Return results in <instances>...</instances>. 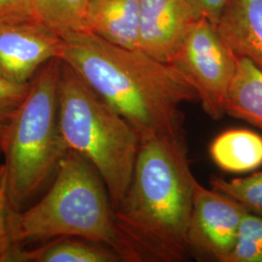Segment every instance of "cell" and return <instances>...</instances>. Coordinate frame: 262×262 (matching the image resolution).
<instances>
[{"label": "cell", "instance_id": "6da1fadb", "mask_svg": "<svg viewBox=\"0 0 262 262\" xmlns=\"http://www.w3.org/2000/svg\"><path fill=\"white\" fill-rule=\"evenodd\" d=\"M60 60L140 134L183 137L180 106L198 99L170 63L113 45L89 31L61 34Z\"/></svg>", "mask_w": 262, "mask_h": 262}, {"label": "cell", "instance_id": "7a4b0ae2", "mask_svg": "<svg viewBox=\"0 0 262 262\" xmlns=\"http://www.w3.org/2000/svg\"><path fill=\"white\" fill-rule=\"evenodd\" d=\"M195 183L183 137L141 140L130 186L114 210L124 261L186 256Z\"/></svg>", "mask_w": 262, "mask_h": 262}, {"label": "cell", "instance_id": "3957f363", "mask_svg": "<svg viewBox=\"0 0 262 262\" xmlns=\"http://www.w3.org/2000/svg\"><path fill=\"white\" fill-rule=\"evenodd\" d=\"M77 237L103 244L124 261V248L103 179L94 165L69 150L56 177L36 203L21 211L8 207L0 188V262L33 244Z\"/></svg>", "mask_w": 262, "mask_h": 262}, {"label": "cell", "instance_id": "277c9868", "mask_svg": "<svg viewBox=\"0 0 262 262\" xmlns=\"http://www.w3.org/2000/svg\"><path fill=\"white\" fill-rule=\"evenodd\" d=\"M60 72V58L38 71L0 138V188L12 210L26 209L50 187L69 150L59 125Z\"/></svg>", "mask_w": 262, "mask_h": 262}, {"label": "cell", "instance_id": "5b68a950", "mask_svg": "<svg viewBox=\"0 0 262 262\" xmlns=\"http://www.w3.org/2000/svg\"><path fill=\"white\" fill-rule=\"evenodd\" d=\"M58 114L68 149L82 155L99 172L115 210L130 186L140 134L63 61Z\"/></svg>", "mask_w": 262, "mask_h": 262}, {"label": "cell", "instance_id": "8992f818", "mask_svg": "<svg viewBox=\"0 0 262 262\" xmlns=\"http://www.w3.org/2000/svg\"><path fill=\"white\" fill-rule=\"evenodd\" d=\"M237 59L215 26L200 18L169 63L193 88L207 115L219 121L225 114Z\"/></svg>", "mask_w": 262, "mask_h": 262}, {"label": "cell", "instance_id": "52a82bcc", "mask_svg": "<svg viewBox=\"0 0 262 262\" xmlns=\"http://www.w3.org/2000/svg\"><path fill=\"white\" fill-rule=\"evenodd\" d=\"M247 209L231 197L207 189L196 181L187 231L188 250L219 262H227Z\"/></svg>", "mask_w": 262, "mask_h": 262}, {"label": "cell", "instance_id": "ba28073f", "mask_svg": "<svg viewBox=\"0 0 262 262\" xmlns=\"http://www.w3.org/2000/svg\"><path fill=\"white\" fill-rule=\"evenodd\" d=\"M63 39L37 20L0 23V77L28 84L50 60L59 58Z\"/></svg>", "mask_w": 262, "mask_h": 262}, {"label": "cell", "instance_id": "9c48e42d", "mask_svg": "<svg viewBox=\"0 0 262 262\" xmlns=\"http://www.w3.org/2000/svg\"><path fill=\"white\" fill-rule=\"evenodd\" d=\"M200 17L189 0H140V50L169 63Z\"/></svg>", "mask_w": 262, "mask_h": 262}, {"label": "cell", "instance_id": "30bf717a", "mask_svg": "<svg viewBox=\"0 0 262 262\" xmlns=\"http://www.w3.org/2000/svg\"><path fill=\"white\" fill-rule=\"evenodd\" d=\"M86 28L113 45L140 50V0H89Z\"/></svg>", "mask_w": 262, "mask_h": 262}, {"label": "cell", "instance_id": "8fae6325", "mask_svg": "<svg viewBox=\"0 0 262 262\" xmlns=\"http://www.w3.org/2000/svg\"><path fill=\"white\" fill-rule=\"evenodd\" d=\"M215 28L236 56L262 70V0H228Z\"/></svg>", "mask_w": 262, "mask_h": 262}, {"label": "cell", "instance_id": "7c38bea8", "mask_svg": "<svg viewBox=\"0 0 262 262\" xmlns=\"http://www.w3.org/2000/svg\"><path fill=\"white\" fill-rule=\"evenodd\" d=\"M122 257L112 248L77 237H63L35 249H18L7 262H119Z\"/></svg>", "mask_w": 262, "mask_h": 262}, {"label": "cell", "instance_id": "4fadbf2b", "mask_svg": "<svg viewBox=\"0 0 262 262\" xmlns=\"http://www.w3.org/2000/svg\"><path fill=\"white\" fill-rule=\"evenodd\" d=\"M225 114L262 129V70L246 57H238L226 95Z\"/></svg>", "mask_w": 262, "mask_h": 262}, {"label": "cell", "instance_id": "5bb4252c", "mask_svg": "<svg viewBox=\"0 0 262 262\" xmlns=\"http://www.w3.org/2000/svg\"><path fill=\"white\" fill-rule=\"evenodd\" d=\"M210 154L220 168L247 173L262 165V137L248 129H232L213 141Z\"/></svg>", "mask_w": 262, "mask_h": 262}, {"label": "cell", "instance_id": "9a60e30c", "mask_svg": "<svg viewBox=\"0 0 262 262\" xmlns=\"http://www.w3.org/2000/svg\"><path fill=\"white\" fill-rule=\"evenodd\" d=\"M35 18L57 33L88 31L89 0H32Z\"/></svg>", "mask_w": 262, "mask_h": 262}, {"label": "cell", "instance_id": "2e32d148", "mask_svg": "<svg viewBox=\"0 0 262 262\" xmlns=\"http://www.w3.org/2000/svg\"><path fill=\"white\" fill-rule=\"evenodd\" d=\"M213 189L242 204L248 212L262 216V170L245 178L211 180Z\"/></svg>", "mask_w": 262, "mask_h": 262}, {"label": "cell", "instance_id": "e0dca14e", "mask_svg": "<svg viewBox=\"0 0 262 262\" xmlns=\"http://www.w3.org/2000/svg\"><path fill=\"white\" fill-rule=\"evenodd\" d=\"M227 262H262V216L248 212Z\"/></svg>", "mask_w": 262, "mask_h": 262}, {"label": "cell", "instance_id": "ac0fdd59", "mask_svg": "<svg viewBox=\"0 0 262 262\" xmlns=\"http://www.w3.org/2000/svg\"><path fill=\"white\" fill-rule=\"evenodd\" d=\"M29 85L14 84L0 77V138L24 102Z\"/></svg>", "mask_w": 262, "mask_h": 262}, {"label": "cell", "instance_id": "d6986e66", "mask_svg": "<svg viewBox=\"0 0 262 262\" xmlns=\"http://www.w3.org/2000/svg\"><path fill=\"white\" fill-rule=\"evenodd\" d=\"M28 20H37L32 0H0V23Z\"/></svg>", "mask_w": 262, "mask_h": 262}, {"label": "cell", "instance_id": "ffe728a7", "mask_svg": "<svg viewBox=\"0 0 262 262\" xmlns=\"http://www.w3.org/2000/svg\"><path fill=\"white\" fill-rule=\"evenodd\" d=\"M200 18L216 26L228 0H189Z\"/></svg>", "mask_w": 262, "mask_h": 262}]
</instances>
